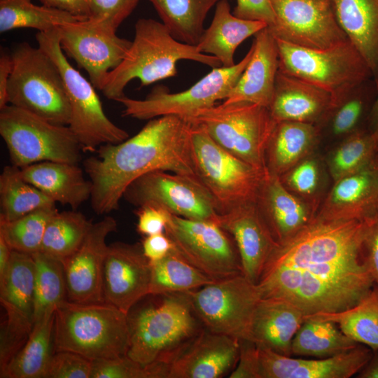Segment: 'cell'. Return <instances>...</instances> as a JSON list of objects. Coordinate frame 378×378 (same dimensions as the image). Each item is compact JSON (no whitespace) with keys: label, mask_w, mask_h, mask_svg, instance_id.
Here are the masks:
<instances>
[{"label":"cell","mask_w":378,"mask_h":378,"mask_svg":"<svg viewBox=\"0 0 378 378\" xmlns=\"http://www.w3.org/2000/svg\"><path fill=\"white\" fill-rule=\"evenodd\" d=\"M363 108V102L358 98L349 99L342 104L332 121L333 132L340 135L351 131L358 122Z\"/></svg>","instance_id":"51"},{"label":"cell","mask_w":378,"mask_h":378,"mask_svg":"<svg viewBox=\"0 0 378 378\" xmlns=\"http://www.w3.org/2000/svg\"><path fill=\"white\" fill-rule=\"evenodd\" d=\"M267 27L262 21L236 17L231 13L227 0H220L216 5L211 23L204 29L196 47L200 52L216 57L222 66H232L238 46Z\"/></svg>","instance_id":"30"},{"label":"cell","mask_w":378,"mask_h":378,"mask_svg":"<svg viewBox=\"0 0 378 378\" xmlns=\"http://www.w3.org/2000/svg\"><path fill=\"white\" fill-rule=\"evenodd\" d=\"M35 274L32 255L13 250L0 276V302L6 313L1 326L0 370L24 346L34 326Z\"/></svg>","instance_id":"15"},{"label":"cell","mask_w":378,"mask_h":378,"mask_svg":"<svg viewBox=\"0 0 378 378\" xmlns=\"http://www.w3.org/2000/svg\"><path fill=\"white\" fill-rule=\"evenodd\" d=\"M232 13L241 19L264 22L267 27L275 20L272 0H237Z\"/></svg>","instance_id":"49"},{"label":"cell","mask_w":378,"mask_h":378,"mask_svg":"<svg viewBox=\"0 0 378 378\" xmlns=\"http://www.w3.org/2000/svg\"><path fill=\"white\" fill-rule=\"evenodd\" d=\"M202 125L220 146L267 173L265 154L276 122L268 108L250 103H222L186 119Z\"/></svg>","instance_id":"10"},{"label":"cell","mask_w":378,"mask_h":378,"mask_svg":"<svg viewBox=\"0 0 378 378\" xmlns=\"http://www.w3.org/2000/svg\"><path fill=\"white\" fill-rule=\"evenodd\" d=\"M13 60L7 94L8 104L50 122L69 125L71 108L61 73L39 46L20 43Z\"/></svg>","instance_id":"8"},{"label":"cell","mask_w":378,"mask_h":378,"mask_svg":"<svg viewBox=\"0 0 378 378\" xmlns=\"http://www.w3.org/2000/svg\"><path fill=\"white\" fill-rule=\"evenodd\" d=\"M63 51L88 73L94 87L102 90L108 73L126 56L132 41L119 37L104 21L88 18L58 28Z\"/></svg>","instance_id":"17"},{"label":"cell","mask_w":378,"mask_h":378,"mask_svg":"<svg viewBox=\"0 0 378 378\" xmlns=\"http://www.w3.org/2000/svg\"><path fill=\"white\" fill-rule=\"evenodd\" d=\"M365 251L367 265L378 288V211L371 216Z\"/></svg>","instance_id":"53"},{"label":"cell","mask_w":378,"mask_h":378,"mask_svg":"<svg viewBox=\"0 0 378 378\" xmlns=\"http://www.w3.org/2000/svg\"><path fill=\"white\" fill-rule=\"evenodd\" d=\"M12 67L11 54L1 50L0 54V109L8 104L7 90Z\"/></svg>","instance_id":"55"},{"label":"cell","mask_w":378,"mask_h":378,"mask_svg":"<svg viewBox=\"0 0 378 378\" xmlns=\"http://www.w3.org/2000/svg\"><path fill=\"white\" fill-rule=\"evenodd\" d=\"M92 360L77 353L57 351L53 354L44 378H90Z\"/></svg>","instance_id":"45"},{"label":"cell","mask_w":378,"mask_h":378,"mask_svg":"<svg viewBox=\"0 0 378 378\" xmlns=\"http://www.w3.org/2000/svg\"><path fill=\"white\" fill-rule=\"evenodd\" d=\"M216 223L231 235L237 246L242 273L257 284L265 265L277 244L255 203L218 214Z\"/></svg>","instance_id":"23"},{"label":"cell","mask_w":378,"mask_h":378,"mask_svg":"<svg viewBox=\"0 0 378 378\" xmlns=\"http://www.w3.org/2000/svg\"><path fill=\"white\" fill-rule=\"evenodd\" d=\"M372 351L358 344L338 355L309 359L292 358L258 346V378H349L368 363Z\"/></svg>","instance_id":"21"},{"label":"cell","mask_w":378,"mask_h":378,"mask_svg":"<svg viewBox=\"0 0 378 378\" xmlns=\"http://www.w3.org/2000/svg\"><path fill=\"white\" fill-rule=\"evenodd\" d=\"M237 363L230 378H258V346L249 340H239Z\"/></svg>","instance_id":"50"},{"label":"cell","mask_w":378,"mask_h":378,"mask_svg":"<svg viewBox=\"0 0 378 378\" xmlns=\"http://www.w3.org/2000/svg\"><path fill=\"white\" fill-rule=\"evenodd\" d=\"M253 47L232 66H220L212 70L188 89L171 93L166 87L157 86L144 99L125 95L117 99L124 109L122 115L138 120H150L164 115L188 119L199 111L225 99L248 64Z\"/></svg>","instance_id":"12"},{"label":"cell","mask_w":378,"mask_h":378,"mask_svg":"<svg viewBox=\"0 0 378 378\" xmlns=\"http://www.w3.org/2000/svg\"><path fill=\"white\" fill-rule=\"evenodd\" d=\"M318 170L313 160H305L287 173L286 183L295 191L303 194L313 193L318 185Z\"/></svg>","instance_id":"48"},{"label":"cell","mask_w":378,"mask_h":378,"mask_svg":"<svg viewBox=\"0 0 378 378\" xmlns=\"http://www.w3.org/2000/svg\"><path fill=\"white\" fill-rule=\"evenodd\" d=\"M305 316L335 323L349 337L358 344L378 350V288L372 291L358 304L333 313H320Z\"/></svg>","instance_id":"37"},{"label":"cell","mask_w":378,"mask_h":378,"mask_svg":"<svg viewBox=\"0 0 378 378\" xmlns=\"http://www.w3.org/2000/svg\"><path fill=\"white\" fill-rule=\"evenodd\" d=\"M252 56L223 103L250 102L269 108L277 72L279 50L268 27L255 34Z\"/></svg>","instance_id":"24"},{"label":"cell","mask_w":378,"mask_h":378,"mask_svg":"<svg viewBox=\"0 0 378 378\" xmlns=\"http://www.w3.org/2000/svg\"><path fill=\"white\" fill-rule=\"evenodd\" d=\"M90 378H165L160 365L144 367L127 355L92 360Z\"/></svg>","instance_id":"44"},{"label":"cell","mask_w":378,"mask_h":378,"mask_svg":"<svg viewBox=\"0 0 378 378\" xmlns=\"http://www.w3.org/2000/svg\"><path fill=\"white\" fill-rule=\"evenodd\" d=\"M192 123L176 115L149 120L134 136L107 144L83 161L92 183L90 204L97 215L119 207L127 186L141 176L164 170L197 178L191 150Z\"/></svg>","instance_id":"2"},{"label":"cell","mask_w":378,"mask_h":378,"mask_svg":"<svg viewBox=\"0 0 378 378\" xmlns=\"http://www.w3.org/2000/svg\"><path fill=\"white\" fill-rule=\"evenodd\" d=\"M204 328L239 340H249L252 318L262 298L257 284L244 274L185 293Z\"/></svg>","instance_id":"13"},{"label":"cell","mask_w":378,"mask_h":378,"mask_svg":"<svg viewBox=\"0 0 378 378\" xmlns=\"http://www.w3.org/2000/svg\"><path fill=\"white\" fill-rule=\"evenodd\" d=\"M276 38L309 49H326L348 41L332 0H272Z\"/></svg>","instance_id":"18"},{"label":"cell","mask_w":378,"mask_h":378,"mask_svg":"<svg viewBox=\"0 0 378 378\" xmlns=\"http://www.w3.org/2000/svg\"><path fill=\"white\" fill-rule=\"evenodd\" d=\"M377 152L372 132L352 134L330 158L329 167L333 178L336 181L362 169Z\"/></svg>","instance_id":"43"},{"label":"cell","mask_w":378,"mask_h":378,"mask_svg":"<svg viewBox=\"0 0 378 378\" xmlns=\"http://www.w3.org/2000/svg\"><path fill=\"white\" fill-rule=\"evenodd\" d=\"M92 224L75 209L57 211L47 225L39 252L62 262L79 248Z\"/></svg>","instance_id":"40"},{"label":"cell","mask_w":378,"mask_h":378,"mask_svg":"<svg viewBox=\"0 0 378 378\" xmlns=\"http://www.w3.org/2000/svg\"><path fill=\"white\" fill-rule=\"evenodd\" d=\"M372 358L357 374L358 378H378V350L374 351Z\"/></svg>","instance_id":"56"},{"label":"cell","mask_w":378,"mask_h":378,"mask_svg":"<svg viewBox=\"0 0 378 378\" xmlns=\"http://www.w3.org/2000/svg\"><path fill=\"white\" fill-rule=\"evenodd\" d=\"M141 247L144 255L152 263L164 258L174 246L164 232L144 237Z\"/></svg>","instance_id":"52"},{"label":"cell","mask_w":378,"mask_h":378,"mask_svg":"<svg viewBox=\"0 0 378 378\" xmlns=\"http://www.w3.org/2000/svg\"><path fill=\"white\" fill-rule=\"evenodd\" d=\"M378 150V127L372 132Z\"/></svg>","instance_id":"60"},{"label":"cell","mask_w":378,"mask_h":378,"mask_svg":"<svg viewBox=\"0 0 378 378\" xmlns=\"http://www.w3.org/2000/svg\"><path fill=\"white\" fill-rule=\"evenodd\" d=\"M239 340L203 328L167 365L166 378H218L234 368Z\"/></svg>","instance_id":"22"},{"label":"cell","mask_w":378,"mask_h":378,"mask_svg":"<svg viewBox=\"0 0 378 378\" xmlns=\"http://www.w3.org/2000/svg\"><path fill=\"white\" fill-rule=\"evenodd\" d=\"M183 59L212 69L222 66L216 57L200 52L196 46L178 41L162 22L140 18L126 56L108 73L101 91L107 99L117 101L125 96L124 90L133 79H139L143 87L176 76L177 63Z\"/></svg>","instance_id":"4"},{"label":"cell","mask_w":378,"mask_h":378,"mask_svg":"<svg viewBox=\"0 0 378 378\" xmlns=\"http://www.w3.org/2000/svg\"><path fill=\"white\" fill-rule=\"evenodd\" d=\"M22 178L55 203L76 210L90 199L92 183L78 164L44 161L20 168Z\"/></svg>","instance_id":"28"},{"label":"cell","mask_w":378,"mask_h":378,"mask_svg":"<svg viewBox=\"0 0 378 378\" xmlns=\"http://www.w3.org/2000/svg\"><path fill=\"white\" fill-rule=\"evenodd\" d=\"M110 216L92 223L79 248L62 261L68 300L78 303L102 302V272L108 249L106 238L116 230Z\"/></svg>","instance_id":"20"},{"label":"cell","mask_w":378,"mask_h":378,"mask_svg":"<svg viewBox=\"0 0 378 378\" xmlns=\"http://www.w3.org/2000/svg\"><path fill=\"white\" fill-rule=\"evenodd\" d=\"M86 18L44 5L38 6L31 0H0L1 33L20 28L47 31Z\"/></svg>","instance_id":"39"},{"label":"cell","mask_w":378,"mask_h":378,"mask_svg":"<svg viewBox=\"0 0 378 378\" xmlns=\"http://www.w3.org/2000/svg\"><path fill=\"white\" fill-rule=\"evenodd\" d=\"M140 0H88V18L104 21L117 29Z\"/></svg>","instance_id":"46"},{"label":"cell","mask_w":378,"mask_h":378,"mask_svg":"<svg viewBox=\"0 0 378 378\" xmlns=\"http://www.w3.org/2000/svg\"><path fill=\"white\" fill-rule=\"evenodd\" d=\"M55 312L35 323L24 346L0 370L1 378H44L55 353Z\"/></svg>","instance_id":"33"},{"label":"cell","mask_w":378,"mask_h":378,"mask_svg":"<svg viewBox=\"0 0 378 378\" xmlns=\"http://www.w3.org/2000/svg\"><path fill=\"white\" fill-rule=\"evenodd\" d=\"M178 41L196 46L209 11L220 0H148Z\"/></svg>","instance_id":"34"},{"label":"cell","mask_w":378,"mask_h":378,"mask_svg":"<svg viewBox=\"0 0 378 378\" xmlns=\"http://www.w3.org/2000/svg\"><path fill=\"white\" fill-rule=\"evenodd\" d=\"M304 317V312L292 302L279 298H262L252 318L250 341L290 356L293 340Z\"/></svg>","instance_id":"26"},{"label":"cell","mask_w":378,"mask_h":378,"mask_svg":"<svg viewBox=\"0 0 378 378\" xmlns=\"http://www.w3.org/2000/svg\"><path fill=\"white\" fill-rule=\"evenodd\" d=\"M129 344L127 314L112 304L66 300L55 311V351L94 360L126 355Z\"/></svg>","instance_id":"5"},{"label":"cell","mask_w":378,"mask_h":378,"mask_svg":"<svg viewBox=\"0 0 378 378\" xmlns=\"http://www.w3.org/2000/svg\"><path fill=\"white\" fill-rule=\"evenodd\" d=\"M57 211L54 204L14 220L0 221V234L13 250L33 255L41 251L47 225Z\"/></svg>","instance_id":"42"},{"label":"cell","mask_w":378,"mask_h":378,"mask_svg":"<svg viewBox=\"0 0 378 378\" xmlns=\"http://www.w3.org/2000/svg\"><path fill=\"white\" fill-rule=\"evenodd\" d=\"M318 130L312 123L276 122L267 144L268 173L281 176L296 165L313 147Z\"/></svg>","instance_id":"32"},{"label":"cell","mask_w":378,"mask_h":378,"mask_svg":"<svg viewBox=\"0 0 378 378\" xmlns=\"http://www.w3.org/2000/svg\"><path fill=\"white\" fill-rule=\"evenodd\" d=\"M378 211V170L369 163L362 169L336 181L319 216L365 218Z\"/></svg>","instance_id":"27"},{"label":"cell","mask_w":378,"mask_h":378,"mask_svg":"<svg viewBox=\"0 0 378 378\" xmlns=\"http://www.w3.org/2000/svg\"><path fill=\"white\" fill-rule=\"evenodd\" d=\"M136 214L137 232L144 237L164 232L172 214L160 206L150 204L138 207Z\"/></svg>","instance_id":"47"},{"label":"cell","mask_w":378,"mask_h":378,"mask_svg":"<svg viewBox=\"0 0 378 378\" xmlns=\"http://www.w3.org/2000/svg\"><path fill=\"white\" fill-rule=\"evenodd\" d=\"M127 313V356L144 367H166L204 328L186 293L148 295Z\"/></svg>","instance_id":"3"},{"label":"cell","mask_w":378,"mask_h":378,"mask_svg":"<svg viewBox=\"0 0 378 378\" xmlns=\"http://www.w3.org/2000/svg\"><path fill=\"white\" fill-rule=\"evenodd\" d=\"M55 202L25 181L20 168L11 164L4 167L0 175V221L18 219Z\"/></svg>","instance_id":"36"},{"label":"cell","mask_w":378,"mask_h":378,"mask_svg":"<svg viewBox=\"0 0 378 378\" xmlns=\"http://www.w3.org/2000/svg\"><path fill=\"white\" fill-rule=\"evenodd\" d=\"M336 109L326 91L278 71L269 110L276 122L295 121L314 124Z\"/></svg>","instance_id":"25"},{"label":"cell","mask_w":378,"mask_h":378,"mask_svg":"<svg viewBox=\"0 0 378 378\" xmlns=\"http://www.w3.org/2000/svg\"><path fill=\"white\" fill-rule=\"evenodd\" d=\"M151 267L141 244L108 246L102 272L103 301L127 314L148 295Z\"/></svg>","instance_id":"19"},{"label":"cell","mask_w":378,"mask_h":378,"mask_svg":"<svg viewBox=\"0 0 378 378\" xmlns=\"http://www.w3.org/2000/svg\"><path fill=\"white\" fill-rule=\"evenodd\" d=\"M36 266L35 323L68 300L63 263L41 252L32 255Z\"/></svg>","instance_id":"41"},{"label":"cell","mask_w":378,"mask_h":378,"mask_svg":"<svg viewBox=\"0 0 378 378\" xmlns=\"http://www.w3.org/2000/svg\"><path fill=\"white\" fill-rule=\"evenodd\" d=\"M369 120L372 130L371 132H372L378 127V96L370 113Z\"/></svg>","instance_id":"58"},{"label":"cell","mask_w":378,"mask_h":378,"mask_svg":"<svg viewBox=\"0 0 378 378\" xmlns=\"http://www.w3.org/2000/svg\"><path fill=\"white\" fill-rule=\"evenodd\" d=\"M275 39L279 70L328 92L335 108L372 76L366 62L349 40L326 49H309Z\"/></svg>","instance_id":"6"},{"label":"cell","mask_w":378,"mask_h":378,"mask_svg":"<svg viewBox=\"0 0 378 378\" xmlns=\"http://www.w3.org/2000/svg\"><path fill=\"white\" fill-rule=\"evenodd\" d=\"M304 318L293 340L292 355L328 358L349 351L360 344L332 321L308 316Z\"/></svg>","instance_id":"35"},{"label":"cell","mask_w":378,"mask_h":378,"mask_svg":"<svg viewBox=\"0 0 378 378\" xmlns=\"http://www.w3.org/2000/svg\"><path fill=\"white\" fill-rule=\"evenodd\" d=\"M256 204L277 244L296 233L313 217L307 207L286 188L280 177L268 172Z\"/></svg>","instance_id":"29"},{"label":"cell","mask_w":378,"mask_h":378,"mask_svg":"<svg viewBox=\"0 0 378 378\" xmlns=\"http://www.w3.org/2000/svg\"><path fill=\"white\" fill-rule=\"evenodd\" d=\"M12 251L4 237L0 234V276L4 274L8 265Z\"/></svg>","instance_id":"57"},{"label":"cell","mask_w":378,"mask_h":378,"mask_svg":"<svg viewBox=\"0 0 378 378\" xmlns=\"http://www.w3.org/2000/svg\"><path fill=\"white\" fill-rule=\"evenodd\" d=\"M57 28L38 31L36 39L38 46L50 57L61 73L71 108L69 127L82 151L94 153L102 145L126 140L129 138L128 133L107 117L94 85L65 57Z\"/></svg>","instance_id":"9"},{"label":"cell","mask_w":378,"mask_h":378,"mask_svg":"<svg viewBox=\"0 0 378 378\" xmlns=\"http://www.w3.org/2000/svg\"><path fill=\"white\" fill-rule=\"evenodd\" d=\"M337 20L369 66L378 89V0H332Z\"/></svg>","instance_id":"31"},{"label":"cell","mask_w":378,"mask_h":378,"mask_svg":"<svg viewBox=\"0 0 378 378\" xmlns=\"http://www.w3.org/2000/svg\"><path fill=\"white\" fill-rule=\"evenodd\" d=\"M191 150L196 177L218 214L255 203L267 173L220 146L200 125L192 123Z\"/></svg>","instance_id":"7"},{"label":"cell","mask_w":378,"mask_h":378,"mask_svg":"<svg viewBox=\"0 0 378 378\" xmlns=\"http://www.w3.org/2000/svg\"><path fill=\"white\" fill-rule=\"evenodd\" d=\"M0 134L11 164L22 168L53 161L78 164L80 146L69 125L50 122L10 104L0 109Z\"/></svg>","instance_id":"11"},{"label":"cell","mask_w":378,"mask_h":378,"mask_svg":"<svg viewBox=\"0 0 378 378\" xmlns=\"http://www.w3.org/2000/svg\"><path fill=\"white\" fill-rule=\"evenodd\" d=\"M370 164L371 166L378 170V152L374 155Z\"/></svg>","instance_id":"59"},{"label":"cell","mask_w":378,"mask_h":378,"mask_svg":"<svg viewBox=\"0 0 378 378\" xmlns=\"http://www.w3.org/2000/svg\"><path fill=\"white\" fill-rule=\"evenodd\" d=\"M372 216L312 217L273 249L257 283L261 297L287 300L305 316L358 304L375 286L363 253Z\"/></svg>","instance_id":"1"},{"label":"cell","mask_w":378,"mask_h":378,"mask_svg":"<svg viewBox=\"0 0 378 378\" xmlns=\"http://www.w3.org/2000/svg\"><path fill=\"white\" fill-rule=\"evenodd\" d=\"M164 232L177 252L211 280L243 274L234 239L216 222L171 214Z\"/></svg>","instance_id":"14"},{"label":"cell","mask_w":378,"mask_h":378,"mask_svg":"<svg viewBox=\"0 0 378 378\" xmlns=\"http://www.w3.org/2000/svg\"><path fill=\"white\" fill-rule=\"evenodd\" d=\"M150 264L148 295L185 293L214 282L182 257L174 248L162 259Z\"/></svg>","instance_id":"38"},{"label":"cell","mask_w":378,"mask_h":378,"mask_svg":"<svg viewBox=\"0 0 378 378\" xmlns=\"http://www.w3.org/2000/svg\"><path fill=\"white\" fill-rule=\"evenodd\" d=\"M42 5L68 12L74 15L88 18V0H38Z\"/></svg>","instance_id":"54"},{"label":"cell","mask_w":378,"mask_h":378,"mask_svg":"<svg viewBox=\"0 0 378 378\" xmlns=\"http://www.w3.org/2000/svg\"><path fill=\"white\" fill-rule=\"evenodd\" d=\"M122 198L137 208L155 205L188 219L216 222L218 215L211 196L197 178L164 170L137 178Z\"/></svg>","instance_id":"16"}]
</instances>
